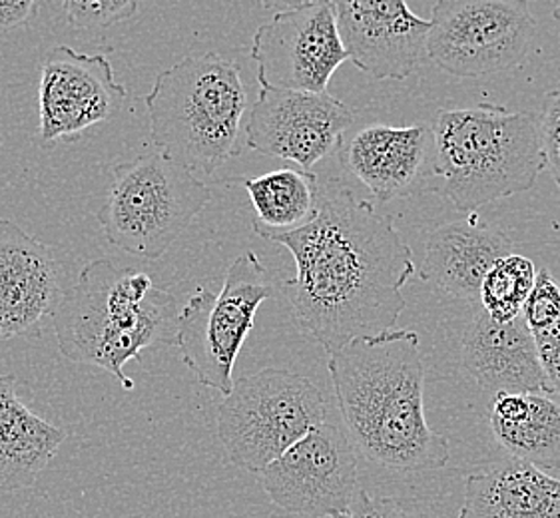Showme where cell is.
Segmentation results:
<instances>
[{
	"instance_id": "cell-12",
	"label": "cell",
	"mask_w": 560,
	"mask_h": 518,
	"mask_svg": "<svg viewBox=\"0 0 560 518\" xmlns=\"http://www.w3.org/2000/svg\"><path fill=\"white\" fill-rule=\"evenodd\" d=\"M351 122V108L329 92L259 86L247 116L246 146L312 172L315 164L339 150Z\"/></svg>"
},
{
	"instance_id": "cell-14",
	"label": "cell",
	"mask_w": 560,
	"mask_h": 518,
	"mask_svg": "<svg viewBox=\"0 0 560 518\" xmlns=\"http://www.w3.org/2000/svg\"><path fill=\"white\" fill-rule=\"evenodd\" d=\"M337 23L349 60L375 80H405L427 57L431 21L401 0H343Z\"/></svg>"
},
{
	"instance_id": "cell-26",
	"label": "cell",
	"mask_w": 560,
	"mask_h": 518,
	"mask_svg": "<svg viewBox=\"0 0 560 518\" xmlns=\"http://www.w3.org/2000/svg\"><path fill=\"white\" fill-rule=\"evenodd\" d=\"M523 319L533 333L547 331L560 321V282L547 268L538 270L537 282L523 309Z\"/></svg>"
},
{
	"instance_id": "cell-28",
	"label": "cell",
	"mask_w": 560,
	"mask_h": 518,
	"mask_svg": "<svg viewBox=\"0 0 560 518\" xmlns=\"http://www.w3.org/2000/svg\"><path fill=\"white\" fill-rule=\"evenodd\" d=\"M533 335L537 341L538 360L549 385V393L560 399V321L547 331Z\"/></svg>"
},
{
	"instance_id": "cell-10",
	"label": "cell",
	"mask_w": 560,
	"mask_h": 518,
	"mask_svg": "<svg viewBox=\"0 0 560 518\" xmlns=\"http://www.w3.org/2000/svg\"><path fill=\"white\" fill-rule=\"evenodd\" d=\"M258 479L273 505L307 518L348 515L363 491L355 443L348 428L331 421L317 425Z\"/></svg>"
},
{
	"instance_id": "cell-30",
	"label": "cell",
	"mask_w": 560,
	"mask_h": 518,
	"mask_svg": "<svg viewBox=\"0 0 560 518\" xmlns=\"http://www.w3.org/2000/svg\"><path fill=\"white\" fill-rule=\"evenodd\" d=\"M555 19H557V21L560 23V4L557 7V9H555Z\"/></svg>"
},
{
	"instance_id": "cell-22",
	"label": "cell",
	"mask_w": 560,
	"mask_h": 518,
	"mask_svg": "<svg viewBox=\"0 0 560 518\" xmlns=\"http://www.w3.org/2000/svg\"><path fill=\"white\" fill-rule=\"evenodd\" d=\"M236 181L246 188L256 210L254 232L261 239L305 226L315 214L319 178L314 172L281 168Z\"/></svg>"
},
{
	"instance_id": "cell-27",
	"label": "cell",
	"mask_w": 560,
	"mask_h": 518,
	"mask_svg": "<svg viewBox=\"0 0 560 518\" xmlns=\"http://www.w3.org/2000/svg\"><path fill=\"white\" fill-rule=\"evenodd\" d=\"M540 146L545 164L560 190V89L547 92L540 110Z\"/></svg>"
},
{
	"instance_id": "cell-13",
	"label": "cell",
	"mask_w": 560,
	"mask_h": 518,
	"mask_svg": "<svg viewBox=\"0 0 560 518\" xmlns=\"http://www.w3.org/2000/svg\"><path fill=\"white\" fill-rule=\"evenodd\" d=\"M126 98L128 89L116 82L113 64L104 55H82L70 46L52 48L38 82L43 146L77 140L92 126L113 120Z\"/></svg>"
},
{
	"instance_id": "cell-8",
	"label": "cell",
	"mask_w": 560,
	"mask_h": 518,
	"mask_svg": "<svg viewBox=\"0 0 560 518\" xmlns=\"http://www.w3.org/2000/svg\"><path fill=\"white\" fill-rule=\"evenodd\" d=\"M271 290L266 266L254 251H246L228 268L222 292L198 287L184 305L176 348L200 384L224 397L232 393L237 355Z\"/></svg>"
},
{
	"instance_id": "cell-4",
	"label": "cell",
	"mask_w": 560,
	"mask_h": 518,
	"mask_svg": "<svg viewBox=\"0 0 560 518\" xmlns=\"http://www.w3.org/2000/svg\"><path fill=\"white\" fill-rule=\"evenodd\" d=\"M431 174L438 192L457 212L530 190L547 168L540 113H513L481 102L439 110L433 122Z\"/></svg>"
},
{
	"instance_id": "cell-16",
	"label": "cell",
	"mask_w": 560,
	"mask_h": 518,
	"mask_svg": "<svg viewBox=\"0 0 560 518\" xmlns=\"http://www.w3.org/2000/svg\"><path fill=\"white\" fill-rule=\"evenodd\" d=\"M343 168L380 203L407 198L423 188L433 162V128L363 126L339 146Z\"/></svg>"
},
{
	"instance_id": "cell-17",
	"label": "cell",
	"mask_w": 560,
	"mask_h": 518,
	"mask_svg": "<svg viewBox=\"0 0 560 518\" xmlns=\"http://www.w3.org/2000/svg\"><path fill=\"white\" fill-rule=\"evenodd\" d=\"M460 363L475 384L491 393H549L537 341L523 317L497 323L482 309L460 338Z\"/></svg>"
},
{
	"instance_id": "cell-5",
	"label": "cell",
	"mask_w": 560,
	"mask_h": 518,
	"mask_svg": "<svg viewBox=\"0 0 560 518\" xmlns=\"http://www.w3.org/2000/svg\"><path fill=\"white\" fill-rule=\"evenodd\" d=\"M144 104L162 156L203 176L240 156L247 92L234 60L218 52L182 58L158 74Z\"/></svg>"
},
{
	"instance_id": "cell-20",
	"label": "cell",
	"mask_w": 560,
	"mask_h": 518,
	"mask_svg": "<svg viewBox=\"0 0 560 518\" xmlns=\"http://www.w3.org/2000/svg\"><path fill=\"white\" fill-rule=\"evenodd\" d=\"M67 439L19 399L14 375H0V493L33 488Z\"/></svg>"
},
{
	"instance_id": "cell-18",
	"label": "cell",
	"mask_w": 560,
	"mask_h": 518,
	"mask_svg": "<svg viewBox=\"0 0 560 518\" xmlns=\"http://www.w3.org/2000/svg\"><path fill=\"white\" fill-rule=\"evenodd\" d=\"M509 254H513V239L471 214L429 234L419 273L441 292L475 304L481 297L485 275Z\"/></svg>"
},
{
	"instance_id": "cell-15",
	"label": "cell",
	"mask_w": 560,
	"mask_h": 518,
	"mask_svg": "<svg viewBox=\"0 0 560 518\" xmlns=\"http://www.w3.org/2000/svg\"><path fill=\"white\" fill-rule=\"evenodd\" d=\"M65 293L55 249L0 220V341L38 333Z\"/></svg>"
},
{
	"instance_id": "cell-29",
	"label": "cell",
	"mask_w": 560,
	"mask_h": 518,
	"mask_svg": "<svg viewBox=\"0 0 560 518\" xmlns=\"http://www.w3.org/2000/svg\"><path fill=\"white\" fill-rule=\"evenodd\" d=\"M38 12V2L34 0H2L0 2V31H12L23 26Z\"/></svg>"
},
{
	"instance_id": "cell-25",
	"label": "cell",
	"mask_w": 560,
	"mask_h": 518,
	"mask_svg": "<svg viewBox=\"0 0 560 518\" xmlns=\"http://www.w3.org/2000/svg\"><path fill=\"white\" fill-rule=\"evenodd\" d=\"M334 518H439V515L438 508L427 501L370 496L365 491H361L348 515Z\"/></svg>"
},
{
	"instance_id": "cell-6",
	"label": "cell",
	"mask_w": 560,
	"mask_h": 518,
	"mask_svg": "<svg viewBox=\"0 0 560 518\" xmlns=\"http://www.w3.org/2000/svg\"><path fill=\"white\" fill-rule=\"evenodd\" d=\"M212 200L210 188L178 162L150 152L116 164L98 210L106 239L136 258L160 259Z\"/></svg>"
},
{
	"instance_id": "cell-19",
	"label": "cell",
	"mask_w": 560,
	"mask_h": 518,
	"mask_svg": "<svg viewBox=\"0 0 560 518\" xmlns=\"http://www.w3.org/2000/svg\"><path fill=\"white\" fill-rule=\"evenodd\" d=\"M459 518H560V479L509 457L467 479Z\"/></svg>"
},
{
	"instance_id": "cell-2",
	"label": "cell",
	"mask_w": 560,
	"mask_h": 518,
	"mask_svg": "<svg viewBox=\"0 0 560 518\" xmlns=\"http://www.w3.org/2000/svg\"><path fill=\"white\" fill-rule=\"evenodd\" d=\"M329 375L349 437L371 462L407 473L447 464V437L427 423L417 331L393 329L355 339L329 355Z\"/></svg>"
},
{
	"instance_id": "cell-9",
	"label": "cell",
	"mask_w": 560,
	"mask_h": 518,
	"mask_svg": "<svg viewBox=\"0 0 560 518\" xmlns=\"http://www.w3.org/2000/svg\"><path fill=\"white\" fill-rule=\"evenodd\" d=\"M537 34L527 0H438L427 57L457 79H481L521 64Z\"/></svg>"
},
{
	"instance_id": "cell-11",
	"label": "cell",
	"mask_w": 560,
	"mask_h": 518,
	"mask_svg": "<svg viewBox=\"0 0 560 518\" xmlns=\"http://www.w3.org/2000/svg\"><path fill=\"white\" fill-rule=\"evenodd\" d=\"M259 86L327 92L337 68L349 60L339 34L336 2H298L261 24L252 43Z\"/></svg>"
},
{
	"instance_id": "cell-7",
	"label": "cell",
	"mask_w": 560,
	"mask_h": 518,
	"mask_svg": "<svg viewBox=\"0 0 560 518\" xmlns=\"http://www.w3.org/2000/svg\"><path fill=\"white\" fill-rule=\"evenodd\" d=\"M325 421L329 403L312 379L266 367L237 379L220 403L218 439L230 461L259 474Z\"/></svg>"
},
{
	"instance_id": "cell-31",
	"label": "cell",
	"mask_w": 560,
	"mask_h": 518,
	"mask_svg": "<svg viewBox=\"0 0 560 518\" xmlns=\"http://www.w3.org/2000/svg\"><path fill=\"white\" fill-rule=\"evenodd\" d=\"M0 146H2V134H0Z\"/></svg>"
},
{
	"instance_id": "cell-1",
	"label": "cell",
	"mask_w": 560,
	"mask_h": 518,
	"mask_svg": "<svg viewBox=\"0 0 560 518\" xmlns=\"http://www.w3.org/2000/svg\"><path fill=\"white\" fill-rule=\"evenodd\" d=\"M264 239L295 261L281 282L293 323L329 355L359 338L393 331L405 311L404 287L417 271L413 251L375 203L339 180L319 181L305 226Z\"/></svg>"
},
{
	"instance_id": "cell-24",
	"label": "cell",
	"mask_w": 560,
	"mask_h": 518,
	"mask_svg": "<svg viewBox=\"0 0 560 518\" xmlns=\"http://www.w3.org/2000/svg\"><path fill=\"white\" fill-rule=\"evenodd\" d=\"M67 23L80 31H101L132 19L136 0H67L62 4Z\"/></svg>"
},
{
	"instance_id": "cell-23",
	"label": "cell",
	"mask_w": 560,
	"mask_h": 518,
	"mask_svg": "<svg viewBox=\"0 0 560 518\" xmlns=\"http://www.w3.org/2000/svg\"><path fill=\"white\" fill-rule=\"evenodd\" d=\"M533 259L509 254L494 263L485 275L481 287V309L497 323H511L523 317L528 295L537 282Z\"/></svg>"
},
{
	"instance_id": "cell-3",
	"label": "cell",
	"mask_w": 560,
	"mask_h": 518,
	"mask_svg": "<svg viewBox=\"0 0 560 518\" xmlns=\"http://www.w3.org/2000/svg\"><path fill=\"white\" fill-rule=\"evenodd\" d=\"M176 295L158 287L147 271L118 270L113 261L96 259L80 271L52 317L58 350L72 363L110 373L132 391L128 361H140L142 351L176 345Z\"/></svg>"
},
{
	"instance_id": "cell-21",
	"label": "cell",
	"mask_w": 560,
	"mask_h": 518,
	"mask_svg": "<svg viewBox=\"0 0 560 518\" xmlns=\"http://www.w3.org/2000/svg\"><path fill=\"white\" fill-rule=\"evenodd\" d=\"M494 439L511 459L540 471L560 467V401L545 393H499L491 403Z\"/></svg>"
}]
</instances>
